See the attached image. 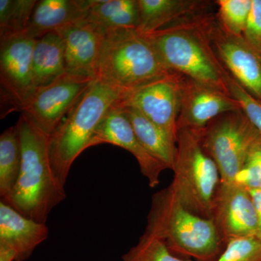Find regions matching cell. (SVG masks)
<instances>
[{
	"mask_svg": "<svg viewBox=\"0 0 261 261\" xmlns=\"http://www.w3.org/2000/svg\"><path fill=\"white\" fill-rule=\"evenodd\" d=\"M21 152L20 173L13 191L1 200L19 213L45 224L53 208L66 198L49 161L48 137L20 113L16 123Z\"/></svg>",
	"mask_w": 261,
	"mask_h": 261,
	"instance_id": "7a4b0ae2",
	"label": "cell"
},
{
	"mask_svg": "<svg viewBox=\"0 0 261 261\" xmlns=\"http://www.w3.org/2000/svg\"><path fill=\"white\" fill-rule=\"evenodd\" d=\"M251 195L255 210H256L257 220H258V232L257 237L261 240V190H248Z\"/></svg>",
	"mask_w": 261,
	"mask_h": 261,
	"instance_id": "f546056e",
	"label": "cell"
},
{
	"mask_svg": "<svg viewBox=\"0 0 261 261\" xmlns=\"http://www.w3.org/2000/svg\"><path fill=\"white\" fill-rule=\"evenodd\" d=\"M37 0H0V41L23 34Z\"/></svg>",
	"mask_w": 261,
	"mask_h": 261,
	"instance_id": "603a6c76",
	"label": "cell"
},
{
	"mask_svg": "<svg viewBox=\"0 0 261 261\" xmlns=\"http://www.w3.org/2000/svg\"><path fill=\"white\" fill-rule=\"evenodd\" d=\"M260 135L242 110L222 113L201 130L202 145L217 165L221 182L235 181Z\"/></svg>",
	"mask_w": 261,
	"mask_h": 261,
	"instance_id": "52a82bcc",
	"label": "cell"
},
{
	"mask_svg": "<svg viewBox=\"0 0 261 261\" xmlns=\"http://www.w3.org/2000/svg\"><path fill=\"white\" fill-rule=\"evenodd\" d=\"M145 234L161 240L173 254L217 261L225 245L214 221L189 211L168 186L152 196Z\"/></svg>",
	"mask_w": 261,
	"mask_h": 261,
	"instance_id": "3957f363",
	"label": "cell"
},
{
	"mask_svg": "<svg viewBox=\"0 0 261 261\" xmlns=\"http://www.w3.org/2000/svg\"><path fill=\"white\" fill-rule=\"evenodd\" d=\"M94 81L65 73L51 84L37 87L20 113L49 137Z\"/></svg>",
	"mask_w": 261,
	"mask_h": 261,
	"instance_id": "9c48e42d",
	"label": "cell"
},
{
	"mask_svg": "<svg viewBox=\"0 0 261 261\" xmlns=\"http://www.w3.org/2000/svg\"><path fill=\"white\" fill-rule=\"evenodd\" d=\"M216 15H195L177 24L145 34L163 64L180 73L228 94L226 70L215 53L211 30Z\"/></svg>",
	"mask_w": 261,
	"mask_h": 261,
	"instance_id": "6da1fadb",
	"label": "cell"
},
{
	"mask_svg": "<svg viewBox=\"0 0 261 261\" xmlns=\"http://www.w3.org/2000/svg\"><path fill=\"white\" fill-rule=\"evenodd\" d=\"M171 72L145 34L135 29L106 32L95 80L122 97Z\"/></svg>",
	"mask_w": 261,
	"mask_h": 261,
	"instance_id": "277c9868",
	"label": "cell"
},
{
	"mask_svg": "<svg viewBox=\"0 0 261 261\" xmlns=\"http://www.w3.org/2000/svg\"><path fill=\"white\" fill-rule=\"evenodd\" d=\"M224 79L230 95L238 101L242 111L261 135V102L243 88L227 70Z\"/></svg>",
	"mask_w": 261,
	"mask_h": 261,
	"instance_id": "4316f807",
	"label": "cell"
},
{
	"mask_svg": "<svg viewBox=\"0 0 261 261\" xmlns=\"http://www.w3.org/2000/svg\"><path fill=\"white\" fill-rule=\"evenodd\" d=\"M21 166V152L16 124L0 136V197L6 199L14 188Z\"/></svg>",
	"mask_w": 261,
	"mask_h": 261,
	"instance_id": "7402d4cb",
	"label": "cell"
},
{
	"mask_svg": "<svg viewBox=\"0 0 261 261\" xmlns=\"http://www.w3.org/2000/svg\"><path fill=\"white\" fill-rule=\"evenodd\" d=\"M243 37L261 59V0H252Z\"/></svg>",
	"mask_w": 261,
	"mask_h": 261,
	"instance_id": "f1b7e54d",
	"label": "cell"
},
{
	"mask_svg": "<svg viewBox=\"0 0 261 261\" xmlns=\"http://www.w3.org/2000/svg\"><path fill=\"white\" fill-rule=\"evenodd\" d=\"M118 102L108 111L98 126L92 147L111 144L126 149L135 156L141 173L147 178L149 187L154 188L159 185L161 173L168 168L140 143Z\"/></svg>",
	"mask_w": 261,
	"mask_h": 261,
	"instance_id": "5bb4252c",
	"label": "cell"
},
{
	"mask_svg": "<svg viewBox=\"0 0 261 261\" xmlns=\"http://www.w3.org/2000/svg\"><path fill=\"white\" fill-rule=\"evenodd\" d=\"M32 65L36 88L48 85L66 73L65 44L58 33L36 39Z\"/></svg>",
	"mask_w": 261,
	"mask_h": 261,
	"instance_id": "ffe728a7",
	"label": "cell"
},
{
	"mask_svg": "<svg viewBox=\"0 0 261 261\" xmlns=\"http://www.w3.org/2000/svg\"><path fill=\"white\" fill-rule=\"evenodd\" d=\"M247 190H261V135L252 143L235 181Z\"/></svg>",
	"mask_w": 261,
	"mask_h": 261,
	"instance_id": "484cf974",
	"label": "cell"
},
{
	"mask_svg": "<svg viewBox=\"0 0 261 261\" xmlns=\"http://www.w3.org/2000/svg\"><path fill=\"white\" fill-rule=\"evenodd\" d=\"M238 110L240 103L229 94L182 75L177 130H202L222 113Z\"/></svg>",
	"mask_w": 261,
	"mask_h": 261,
	"instance_id": "7c38bea8",
	"label": "cell"
},
{
	"mask_svg": "<svg viewBox=\"0 0 261 261\" xmlns=\"http://www.w3.org/2000/svg\"><path fill=\"white\" fill-rule=\"evenodd\" d=\"M119 106L130 121L142 146L155 159L162 162L168 169L173 171L177 152L176 142L140 111L132 107Z\"/></svg>",
	"mask_w": 261,
	"mask_h": 261,
	"instance_id": "44dd1931",
	"label": "cell"
},
{
	"mask_svg": "<svg viewBox=\"0 0 261 261\" xmlns=\"http://www.w3.org/2000/svg\"><path fill=\"white\" fill-rule=\"evenodd\" d=\"M211 42L225 69L261 102V59L243 36L225 32L216 17L211 30Z\"/></svg>",
	"mask_w": 261,
	"mask_h": 261,
	"instance_id": "4fadbf2b",
	"label": "cell"
},
{
	"mask_svg": "<svg viewBox=\"0 0 261 261\" xmlns=\"http://www.w3.org/2000/svg\"><path fill=\"white\" fill-rule=\"evenodd\" d=\"M121 99V94L95 80L48 137L51 169L63 186L75 160L92 147L101 121Z\"/></svg>",
	"mask_w": 261,
	"mask_h": 261,
	"instance_id": "5b68a950",
	"label": "cell"
},
{
	"mask_svg": "<svg viewBox=\"0 0 261 261\" xmlns=\"http://www.w3.org/2000/svg\"><path fill=\"white\" fill-rule=\"evenodd\" d=\"M123 261H191L175 256L159 239L143 233L136 246L123 257Z\"/></svg>",
	"mask_w": 261,
	"mask_h": 261,
	"instance_id": "d4e9b609",
	"label": "cell"
},
{
	"mask_svg": "<svg viewBox=\"0 0 261 261\" xmlns=\"http://www.w3.org/2000/svg\"><path fill=\"white\" fill-rule=\"evenodd\" d=\"M252 0H217L216 15L221 28L228 34L243 36L252 8Z\"/></svg>",
	"mask_w": 261,
	"mask_h": 261,
	"instance_id": "cb8c5ba5",
	"label": "cell"
},
{
	"mask_svg": "<svg viewBox=\"0 0 261 261\" xmlns=\"http://www.w3.org/2000/svg\"><path fill=\"white\" fill-rule=\"evenodd\" d=\"M87 0H39L23 34L37 39L70 24L85 20Z\"/></svg>",
	"mask_w": 261,
	"mask_h": 261,
	"instance_id": "ac0fdd59",
	"label": "cell"
},
{
	"mask_svg": "<svg viewBox=\"0 0 261 261\" xmlns=\"http://www.w3.org/2000/svg\"><path fill=\"white\" fill-rule=\"evenodd\" d=\"M47 225L23 216L0 202V248L15 254L14 261H25L49 236Z\"/></svg>",
	"mask_w": 261,
	"mask_h": 261,
	"instance_id": "2e32d148",
	"label": "cell"
},
{
	"mask_svg": "<svg viewBox=\"0 0 261 261\" xmlns=\"http://www.w3.org/2000/svg\"><path fill=\"white\" fill-rule=\"evenodd\" d=\"M35 41L24 34L0 41L2 118L20 112L37 89L32 65Z\"/></svg>",
	"mask_w": 261,
	"mask_h": 261,
	"instance_id": "ba28073f",
	"label": "cell"
},
{
	"mask_svg": "<svg viewBox=\"0 0 261 261\" xmlns=\"http://www.w3.org/2000/svg\"><path fill=\"white\" fill-rule=\"evenodd\" d=\"M217 261H261L260 239L248 237L229 242Z\"/></svg>",
	"mask_w": 261,
	"mask_h": 261,
	"instance_id": "83f0119b",
	"label": "cell"
},
{
	"mask_svg": "<svg viewBox=\"0 0 261 261\" xmlns=\"http://www.w3.org/2000/svg\"><path fill=\"white\" fill-rule=\"evenodd\" d=\"M211 219L225 245L239 238L257 237L258 220L250 192L236 182H221L215 196Z\"/></svg>",
	"mask_w": 261,
	"mask_h": 261,
	"instance_id": "8fae6325",
	"label": "cell"
},
{
	"mask_svg": "<svg viewBox=\"0 0 261 261\" xmlns=\"http://www.w3.org/2000/svg\"><path fill=\"white\" fill-rule=\"evenodd\" d=\"M0 261H13V259L10 255L4 254L0 255Z\"/></svg>",
	"mask_w": 261,
	"mask_h": 261,
	"instance_id": "4dcf8cb0",
	"label": "cell"
},
{
	"mask_svg": "<svg viewBox=\"0 0 261 261\" xmlns=\"http://www.w3.org/2000/svg\"><path fill=\"white\" fill-rule=\"evenodd\" d=\"M201 130H177L174 176L169 186L189 211L205 219H211L213 204L221 178L217 165L204 148Z\"/></svg>",
	"mask_w": 261,
	"mask_h": 261,
	"instance_id": "8992f818",
	"label": "cell"
},
{
	"mask_svg": "<svg viewBox=\"0 0 261 261\" xmlns=\"http://www.w3.org/2000/svg\"><path fill=\"white\" fill-rule=\"evenodd\" d=\"M56 32L64 42L66 73L95 80L106 32L83 20Z\"/></svg>",
	"mask_w": 261,
	"mask_h": 261,
	"instance_id": "9a60e30c",
	"label": "cell"
},
{
	"mask_svg": "<svg viewBox=\"0 0 261 261\" xmlns=\"http://www.w3.org/2000/svg\"><path fill=\"white\" fill-rule=\"evenodd\" d=\"M141 34H152L204 13H210L212 2L202 0H138Z\"/></svg>",
	"mask_w": 261,
	"mask_h": 261,
	"instance_id": "e0dca14e",
	"label": "cell"
},
{
	"mask_svg": "<svg viewBox=\"0 0 261 261\" xmlns=\"http://www.w3.org/2000/svg\"><path fill=\"white\" fill-rule=\"evenodd\" d=\"M84 20L103 32L111 29H135L140 25L138 0H87Z\"/></svg>",
	"mask_w": 261,
	"mask_h": 261,
	"instance_id": "d6986e66",
	"label": "cell"
},
{
	"mask_svg": "<svg viewBox=\"0 0 261 261\" xmlns=\"http://www.w3.org/2000/svg\"><path fill=\"white\" fill-rule=\"evenodd\" d=\"M181 77L180 73L171 72L125 94L118 105L140 111L176 142L177 120L181 107Z\"/></svg>",
	"mask_w": 261,
	"mask_h": 261,
	"instance_id": "30bf717a",
	"label": "cell"
}]
</instances>
